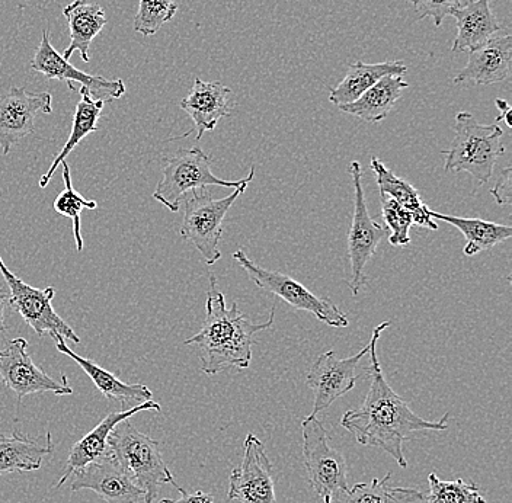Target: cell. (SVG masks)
Returning <instances> with one entry per match:
<instances>
[{
    "mask_svg": "<svg viewBox=\"0 0 512 503\" xmlns=\"http://www.w3.org/2000/svg\"><path fill=\"white\" fill-rule=\"evenodd\" d=\"M390 325H392L390 322L380 323L371 335L370 351H368L370 390L363 406L348 410L342 416L341 424L358 444L386 451L389 456L395 458L402 469H406L408 461L403 453V444L411 440L409 435L418 431H444L448 428L450 416L446 413L443 419L437 422L422 419L387 383L382 364L377 357V342Z\"/></svg>",
    "mask_w": 512,
    "mask_h": 503,
    "instance_id": "cell-1",
    "label": "cell"
},
{
    "mask_svg": "<svg viewBox=\"0 0 512 503\" xmlns=\"http://www.w3.org/2000/svg\"><path fill=\"white\" fill-rule=\"evenodd\" d=\"M274 320L275 307L264 323L251 322L236 303L229 309L217 288L216 275L210 274L203 328L187 339L185 345L195 346L201 370L208 376H216L227 368L245 370L251 365L256 333L272 328Z\"/></svg>",
    "mask_w": 512,
    "mask_h": 503,
    "instance_id": "cell-2",
    "label": "cell"
},
{
    "mask_svg": "<svg viewBox=\"0 0 512 503\" xmlns=\"http://www.w3.org/2000/svg\"><path fill=\"white\" fill-rule=\"evenodd\" d=\"M112 456L133 477L136 485L144 492V503H153L163 485L171 483L178 492L181 486L176 483L171 470L166 466L160 453L159 441L144 435L131 422L124 421L115 426L108 438Z\"/></svg>",
    "mask_w": 512,
    "mask_h": 503,
    "instance_id": "cell-3",
    "label": "cell"
},
{
    "mask_svg": "<svg viewBox=\"0 0 512 503\" xmlns=\"http://www.w3.org/2000/svg\"><path fill=\"white\" fill-rule=\"evenodd\" d=\"M454 133L450 149L443 150L447 158L444 171L467 172L479 185L485 184L494 173L498 159L504 156V131L498 124H480L473 114L462 111L457 114Z\"/></svg>",
    "mask_w": 512,
    "mask_h": 503,
    "instance_id": "cell-4",
    "label": "cell"
},
{
    "mask_svg": "<svg viewBox=\"0 0 512 503\" xmlns=\"http://www.w3.org/2000/svg\"><path fill=\"white\" fill-rule=\"evenodd\" d=\"M211 163L213 160L200 147L178 150L168 159L163 169L162 181L153 192V198L165 205L172 213H178L182 198L190 191L206 188L208 185L236 189L249 184L254 179L255 166H252L246 178L238 181H224L217 178L211 171Z\"/></svg>",
    "mask_w": 512,
    "mask_h": 503,
    "instance_id": "cell-5",
    "label": "cell"
},
{
    "mask_svg": "<svg viewBox=\"0 0 512 503\" xmlns=\"http://www.w3.org/2000/svg\"><path fill=\"white\" fill-rule=\"evenodd\" d=\"M248 185L236 188L235 192L222 200H214L206 188L195 189L191 198L185 201L184 220L179 235L195 246L207 265L217 264L222 259L219 243L223 236V221L227 211Z\"/></svg>",
    "mask_w": 512,
    "mask_h": 503,
    "instance_id": "cell-6",
    "label": "cell"
},
{
    "mask_svg": "<svg viewBox=\"0 0 512 503\" xmlns=\"http://www.w3.org/2000/svg\"><path fill=\"white\" fill-rule=\"evenodd\" d=\"M303 460L310 486L319 499H338L348 488V463L329 445L328 432L318 416L310 413L302 422Z\"/></svg>",
    "mask_w": 512,
    "mask_h": 503,
    "instance_id": "cell-7",
    "label": "cell"
},
{
    "mask_svg": "<svg viewBox=\"0 0 512 503\" xmlns=\"http://www.w3.org/2000/svg\"><path fill=\"white\" fill-rule=\"evenodd\" d=\"M233 259L248 274L256 287L280 297L281 300L286 301L294 309L312 313L316 319L326 323L331 328L341 329L350 326L347 315L342 313L331 299L315 296L303 284L293 280L283 272L271 271V269L261 267V265L252 261L243 249L233 253Z\"/></svg>",
    "mask_w": 512,
    "mask_h": 503,
    "instance_id": "cell-8",
    "label": "cell"
},
{
    "mask_svg": "<svg viewBox=\"0 0 512 503\" xmlns=\"http://www.w3.org/2000/svg\"><path fill=\"white\" fill-rule=\"evenodd\" d=\"M350 173L354 182V213L348 232V256L351 264V280L348 285L351 293L357 297L361 288L366 287L370 281L366 275L367 264L376 253L380 242L389 236V230L380 226L368 213L360 162H351Z\"/></svg>",
    "mask_w": 512,
    "mask_h": 503,
    "instance_id": "cell-9",
    "label": "cell"
},
{
    "mask_svg": "<svg viewBox=\"0 0 512 503\" xmlns=\"http://www.w3.org/2000/svg\"><path fill=\"white\" fill-rule=\"evenodd\" d=\"M0 272L11 291V296L8 297L9 306L24 319V322H27L32 331L40 338L62 336L75 345L80 344L78 333L73 331L51 306L56 296V290L53 287H31L30 284L16 277L14 272L6 267L2 258H0Z\"/></svg>",
    "mask_w": 512,
    "mask_h": 503,
    "instance_id": "cell-10",
    "label": "cell"
},
{
    "mask_svg": "<svg viewBox=\"0 0 512 503\" xmlns=\"http://www.w3.org/2000/svg\"><path fill=\"white\" fill-rule=\"evenodd\" d=\"M0 378L8 389L16 394L19 402L28 394L54 393L56 396H70L72 387L62 374L60 380L48 376L28 352V341L15 338L0 351Z\"/></svg>",
    "mask_w": 512,
    "mask_h": 503,
    "instance_id": "cell-11",
    "label": "cell"
},
{
    "mask_svg": "<svg viewBox=\"0 0 512 503\" xmlns=\"http://www.w3.org/2000/svg\"><path fill=\"white\" fill-rule=\"evenodd\" d=\"M242 464L230 473L227 501L240 503H277L274 467L264 442L248 434L243 442Z\"/></svg>",
    "mask_w": 512,
    "mask_h": 503,
    "instance_id": "cell-12",
    "label": "cell"
},
{
    "mask_svg": "<svg viewBox=\"0 0 512 503\" xmlns=\"http://www.w3.org/2000/svg\"><path fill=\"white\" fill-rule=\"evenodd\" d=\"M368 351L370 342L352 357L339 358L334 351H328L316 358L306 377L307 386L315 393L312 415L328 409L339 397L354 389L355 383L361 377L357 371L358 364Z\"/></svg>",
    "mask_w": 512,
    "mask_h": 503,
    "instance_id": "cell-13",
    "label": "cell"
},
{
    "mask_svg": "<svg viewBox=\"0 0 512 503\" xmlns=\"http://www.w3.org/2000/svg\"><path fill=\"white\" fill-rule=\"evenodd\" d=\"M31 69L46 76L47 79L67 82V86L73 92H75V82H78L82 88L88 89L92 98L98 101L111 102L126 94V85L123 80H108L101 76L88 75L64 60L62 54L51 44L48 30L43 32L40 46L35 51L31 62Z\"/></svg>",
    "mask_w": 512,
    "mask_h": 503,
    "instance_id": "cell-14",
    "label": "cell"
},
{
    "mask_svg": "<svg viewBox=\"0 0 512 503\" xmlns=\"http://www.w3.org/2000/svg\"><path fill=\"white\" fill-rule=\"evenodd\" d=\"M53 112V98L48 92H28L12 86L8 94L0 98V147L8 156L19 140L31 136L35 130V118Z\"/></svg>",
    "mask_w": 512,
    "mask_h": 503,
    "instance_id": "cell-15",
    "label": "cell"
},
{
    "mask_svg": "<svg viewBox=\"0 0 512 503\" xmlns=\"http://www.w3.org/2000/svg\"><path fill=\"white\" fill-rule=\"evenodd\" d=\"M75 474L70 490H94L99 498L107 503H137L144 501V492L134 482L133 477L112 456L111 451L96 458L88 466Z\"/></svg>",
    "mask_w": 512,
    "mask_h": 503,
    "instance_id": "cell-16",
    "label": "cell"
},
{
    "mask_svg": "<svg viewBox=\"0 0 512 503\" xmlns=\"http://www.w3.org/2000/svg\"><path fill=\"white\" fill-rule=\"evenodd\" d=\"M143 410H158V412H160L162 409H160L159 403H156L155 400H147V402L140 403V405L133 406V408L110 413V415L102 419L91 432H88L82 440L76 442V444L70 448L66 466H64L62 477H60L56 488H62L66 480H69L73 473L78 472L79 469L88 466V464L95 461L96 458L108 453V451H110L108 438H110L111 432L114 431L115 426L121 424V422L127 421L131 416L143 412Z\"/></svg>",
    "mask_w": 512,
    "mask_h": 503,
    "instance_id": "cell-17",
    "label": "cell"
},
{
    "mask_svg": "<svg viewBox=\"0 0 512 503\" xmlns=\"http://www.w3.org/2000/svg\"><path fill=\"white\" fill-rule=\"evenodd\" d=\"M511 66V35H498L469 51V60L462 72L454 78V83L495 85L510 78Z\"/></svg>",
    "mask_w": 512,
    "mask_h": 503,
    "instance_id": "cell-18",
    "label": "cell"
},
{
    "mask_svg": "<svg viewBox=\"0 0 512 503\" xmlns=\"http://www.w3.org/2000/svg\"><path fill=\"white\" fill-rule=\"evenodd\" d=\"M230 96L232 89L224 86L222 82H204L195 78L190 94L179 104L197 128L195 139H203L206 131H213L223 118L229 117L233 110Z\"/></svg>",
    "mask_w": 512,
    "mask_h": 503,
    "instance_id": "cell-19",
    "label": "cell"
},
{
    "mask_svg": "<svg viewBox=\"0 0 512 503\" xmlns=\"http://www.w3.org/2000/svg\"><path fill=\"white\" fill-rule=\"evenodd\" d=\"M53 339L56 341L57 351L72 358L85 371L86 376L94 381L96 389L101 392L108 402L130 409L133 406L140 405V403L147 402V400H152L153 394L149 387L143 386V384L124 383L110 371L99 367L96 362L76 354L69 345H66V339L62 336H56Z\"/></svg>",
    "mask_w": 512,
    "mask_h": 503,
    "instance_id": "cell-20",
    "label": "cell"
},
{
    "mask_svg": "<svg viewBox=\"0 0 512 503\" xmlns=\"http://www.w3.org/2000/svg\"><path fill=\"white\" fill-rule=\"evenodd\" d=\"M450 15L456 19L457 27V35L451 46L454 54L482 46L504 28L492 12L489 0H475L460 5Z\"/></svg>",
    "mask_w": 512,
    "mask_h": 503,
    "instance_id": "cell-21",
    "label": "cell"
},
{
    "mask_svg": "<svg viewBox=\"0 0 512 503\" xmlns=\"http://www.w3.org/2000/svg\"><path fill=\"white\" fill-rule=\"evenodd\" d=\"M54 451L53 438L47 432L46 442L21 432L0 434V476L9 473L37 472Z\"/></svg>",
    "mask_w": 512,
    "mask_h": 503,
    "instance_id": "cell-22",
    "label": "cell"
},
{
    "mask_svg": "<svg viewBox=\"0 0 512 503\" xmlns=\"http://www.w3.org/2000/svg\"><path fill=\"white\" fill-rule=\"evenodd\" d=\"M63 15L70 30V44L64 48L63 59L69 62L72 54L78 51L83 62H91L89 47L107 25L104 9L96 3L75 0L63 9Z\"/></svg>",
    "mask_w": 512,
    "mask_h": 503,
    "instance_id": "cell-23",
    "label": "cell"
},
{
    "mask_svg": "<svg viewBox=\"0 0 512 503\" xmlns=\"http://www.w3.org/2000/svg\"><path fill=\"white\" fill-rule=\"evenodd\" d=\"M406 72H408V66L403 62L351 63L344 80L332 89L329 101L336 107L351 104L368 89L373 88L384 76H402L403 78Z\"/></svg>",
    "mask_w": 512,
    "mask_h": 503,
    "instance_id": "cell-24",
    "label": "cell"
},
{
    "mask_svg": "<svg viewBox=\"0 0 512 503\" xmlns=\"http://www.w3.org/2000/svg\"><path fill=\"white\" fill-rule=\"evenodd\" d=\"M408 88L409 85L402 76H384L357 101L338 108L366 123H382L399 101L402 92Z\"/></svg>",
    "mask_w": 512,
    "mask_h": 503,
    "instance_id": "cell-25",
    "label": "cell"
},
{
    "mask_svg": "<svg viewBox=\"0 0 512 503\" xmlns=\"http://www.w3.org/2000/svg\"><path fill=\"white\" fill-rule=\"evenodd\" d=\"M370 166L376 173L380 195H387V197L393 198L396 203L402 205L405 210H408L414 216L415 224H418V226L438 230V224L430 216V208L421 200L418 189L411 182L396 176L376 156L371 158Z\"/></svg>",
    "mask_w": 512,
    "mask_h": 503,
    "instance_id": "cell-26",
    "label": "cell"
},
{
    "mask_svg": "<svg viewBox=\"0 0 512 503\" xmlns=\"http://www.w3.org/2000/svg\"><path fill=\"white\" fill-rule=\"evenodd\" d=\"M79 94L80 101L78 105H76L75 115H73L72 130H70L69 139H67L66 144H64L62 152L54 158L48 171L41 176V188L47 187L56 169L59 168L63 162H66L67 156L78 147V144L82 142L85 137H88L89 134L98 131V120L101 118L105 102L92 98L88 89L82 88V86H80Z\"/></svg>",
    "mask_w": 512,
    "mask_h": 503,
    "instance_id": "cell-27",
    "label": "cell"
},
{
    "mask_svg": "<svg viewBox=\"0 0 512 503\" xmlns=\"http://www.w3.org/2000/svg\"><path fill=\"white\" fill-rule=\"evenodd\" d=\"M432 219L444 221L456 227L467 240L463 253L466 256H475L480 252L491 251L496 245H501L512 236L510 226L480 219H467V217L447 216L430 210Z\"/></svg>",
    "mask_w": 512,
    "mask_h": 503,
    "instance_id": "cell-28",
    "label": "cell"
},
{
    "mask_svg": "<svg viewBox=\"0 0 512 503\" xmlns=\"http://www.w3.org/2000/svg\"><path fill=\"white\" fill-rule=\"evenodd\" d=\"M392 474L384 479H373L370 483H357L342 493L336 501L339 503H416L425 501V495L412 488L390 486Z\"/></svg>",
    "mask_w": 512,
    "mask_h": 503,
    "instance_id": "cell-29",
    "label": "cell"
},
{
    "mask_svg": "<svg viewBox=\"0 0 512 503\" xmlns=\"http://www.w3.org/2000/svg\"><path fill=\"white\" fill-rule=\"evenodd\" d=\"M63 166V182L64 188L60 192L59 197L53 203V208L60 216L69 217L73 223V235H75L76 251H83V237L80 233L82 224H80V214L83 210H95L98 207L96 201L85 200L78 191L73 188L72 175H70V168L66 162L62 163Z\"/></svg>",
    "mask_w": 512,
    "mask_h": 503,
    "instance_id": "cell-30",
    "label": "cell"
},
{
    "mask_svg": "<svg viewBox=\"0 0 512 503\" xmlns=\"http://www.w3.org/2000/svg\"><path fill=\"white\" fill-rule=\"evenodd\" d=\"M430 493L425 496L427 503H488L480 495V488L476 483H467L463 479L446 482L435 473L428 476Z\"/></svg>",
    "mask_w": 512,
    "mask_h": 503,
    "instance_id": "cell-31",
    "label": "cell"
},
{
    "mask_svg": "<svg viewBox=\"0 0 512 503\" xmlns=\"http://www.w3.org/2000/svg\"><path fill=\"white\" fill-rule=\"evenodd\" d=\"M178 12L175 0H140L139 12L134 16V31L150 37L171 21Z\"/></svg>",
    "mask_w": 512,
    "mask_h": 503,
    "instance_id": "cell-32",
    "label": "cell"
},
{
    "mask_svg": "<svg viewBox=\"0 0 512 503\" xmlns=\"http://www.w3.org/2000/svg\"><path fill=\"white\" fill-rule=\"evenodd\" d=\"M382 214L386 229L389 230V243L392 246H406L411 243V227L414 226V216L402 205L396 203L387 195H380Z\"/></svg>",
    "mask_w": 512,
    "mask_h": 503,
    "instance_id": "cell-33",
    "label": "cell"
},
{
    "mask_svg": "<svg viewBox=\"0 0 512 503\" xmlns=\"http://www.w3.org/2000/svg\"><path fill=\"white\" fill-rule=\"evenodd\" d=\"M415 6L419 19H434L435 27H440L444 19L450 16L453 9L459 8L460 0H406Z\"/></svg>",
    "mask_w": 512,
    "mask_h": 503,
    "instance_id": "cell-34",
    "label": "cell"
},
{
    "mask_svg": "<svg viewBox=\"0 0 512 503\" xmlns=\"http://www.w3.org/2000/svg\"><path fill=\"white\" fill-rule=\"evenodd\" d=\"M492 197L495 198L496 203L505 205L510 203L511 200V168H505L499 176L498 182L494 188L491 189Z\"/></svg>",
    "mask_w": 512,
    "mask_h": 503,
    "instance_id": "cell-35",
    "label": "cell"
},
{
    "mask_svg": "<svg viewBox=\"0 0 512 503\" xmlns=\"http://www.w3.org/2000/svg\"><path fill=\"white\" fill-rule=\"evenodd\" d=\"M181 498L179 499H162L159 503H214V498L208 493L198 492L187 493L185 490H182Z\"/></svg>",
    "mask_w": 512,
    "mask_h": 503,
    "instance_id": "cell-36",
    "label": "cell"
},
{
    "mask_svg": "<svg viewBox=\"0 0 512 503\" xmlns=\"http://www.w3.org/2000/svg\"><path fill=\"white\" fill-rule=\"evenodd\" d=\"M496 108H498L499 112H502L498 118H496V123L499 121H505L508 127H512L511 123V107L505 99H495Z\"/></svg>",
    "mask_w": 512,
    "mask_h": 503,
    "instance_id": "cell-37",
    "label": "cell"
},
{
    "mask_svg": "<svg viewBox=\"0 0 512 503\" xmlns=\"http://www.w3.org/2000/svg\"><path fill=\"white\" fill-rule=\"evenodd\" d=\"M9 301L5 291L0 288V333L5 332L6 329V307Z\"/></svg>",
    "mask_w": 512,
    "mask_h": 503,
    "instance_id": "cell-38",
    "label": "cell"
},
{
    "mask_svg": "<svg viewBox=\"0 0 512 503\" xmlns=\"http://www.w3.org/2000/svg\"><path fill=\"white\" fill-rule=\"evenodd\" d=\"M323 503H332L331 499L329 498H325V499H322Z\"/></svg>",
    "mask_w": 512,
    "mask_h": 503,
    "instance_id": "cell-39",
    "label": "cell"
}]
</instances>
